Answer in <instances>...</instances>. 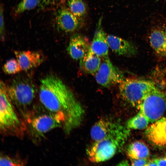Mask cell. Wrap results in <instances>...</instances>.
Listing matches in <instances>:
<instances>
[{
    "instance_id": "obj_21",
    "label": "cell",
    "mask_w": 166,
    "mask_h": 166,
    "mask_svg": "<svg viewBox=\"0 0 166 166\" xmlns=\"http://www.w3.org/2000/svg\"><path fill=\"white\" fill-rule=\"evenodd\" d=\"M45 0H22L16 6L15 11L17 14H21L32 10Z\"/></svg>"
},
{
    "instance_id": "obj_4",
    "label": "cell",
    "mask_w": 166,
    "mask_h": 166,
    "mask_svg": "<svg viewBox=\"0 0 166 166\" xmlns=\"http://www.w3.org/2000/svg\"><path fill=\"white\" fill-rule=\"evenodd\" d=\"M6 87L13 104L21 111L29 106L35 97V86L32 81L26 77H15L6 85Z\"/></svg>"
},
{
    "instance_id": "obj_11",
    "label": "cell",
    "mask_w": 166,
    "mask_h": 166,
    "mask_svg": "<svg viewBox=\"0 0 166 166\" xmlns=\"http://www.w3.org/2000/svg\"><path fill=\"white\" fill-rule=\"evenodd\" d=\"M90 45L85 37L81 34H75L70 38L67 50L73 59L80 61L87 53Z\"/></svg>"
},
{
    "instance_id": "obj_29",
    "label": "cell",
    "mask_w": 166,
    "mask_h": 166,
    "mask_svg": "<svg viewBox=\"0 0 166 166\" xmlns=\"http://www.w3.org/2000/svg\"><path fill=\"white\" fill-rule=\"evenodd\" d=\"M156 0V1H158V0Z\"/></svg>"
},
{
    "instance_id": "obj_18",
    "label": "cell",
    "mask_w": 166,
    "mask_h": 166,
    "mask_svg": "<svg viewBox=\"0 0 166 166\" xmlns=\"http://www.w3.org/2000/svg\"><path fill=\"white\" fill-rule=\"evenodd\" d=\"M126 153L131 160L147 159L150 155L147 146L140 141H134L129 144L127 148Z\"/></svg>"
},
{
    "instance_id": "obj_15",
    "label": "cell",
    "mask_w": 166,
    "mask_h": 166,
    "mask_svg": "<svg viewBox=\"0 0 166 166\" xmlns=\"http://www.w3.org/2000/svg\"><path fill=\"white\" fill-rule=\"evenodd\" d=\"M107 38L109 47L119 55L131 56L137 53L134 45L127 40L112 35H107Z\"/></svg>"
},
{
    "instance_id": "obj_8",
    "label": "cell",
    "mask_w": 166,
    "mask_h": 166,
    "mask_svg": "<svg viewBox=\"0 0 166 166\" xmlns=\"http://www.w3.org/2000/svg\"><path fill=\"white\" fill-rule=\"evenodd\" d=\"M101 58L100 67L94 74L97 83L105 88L119 84L124 78L123 73L113 64L108 56Z\"/></svg>"
},
{
    "instance_id": "obj_16",
    "label": "cell",
    "mask_w": 166,
    "mask_h": 166,
    "mask_svg": "<svg viewBox=\"0 0 166 166\" xmlns=\"http://www.w3.org/2000/svg\"><path fill=\"white\" fill-rule=\"evenodd\" d=\"M99 21L90 45V49L95 54L102 57L108 56L109 48L107 35Z\"/></svg>"
},
{
    "instance_id": "obj_5",
    "label": "cell",
    "mask_w": 166,
    "mask_h": 166,
    "mask_svg": "<svg viewBox=\"0 0 166 166\" xmlns=\"http://www.w3.org/2000/svg\"><path fill=\"white\" fill-rule=\"evenodd\" d=\"M156 87L150 81L124 78L119 84V93L124 101L139 109L144 96Z\"/></svg>"
},
{
    "instance_id": "obj_9",
    "label": "cell",
    "mask_w": 166,
    "mask_h": 166,
    "mask_svg": "<svg viewBox=\"0 0 166 166\" xmlns=\"http://www.w3.org/2000/svg\"><path fill=\"white\" fill-rule=\"evenodd\" d=\"M129 130L118 122L104 118L99 120L93 124L90 134L92 139L96 141L129 132Z\"/></svg>"
},
{
    "instance_id": "obj_22",
    "label": "cell",
    "mask_w": 166,
    "mask_h": 166,
    "mask_svg": "<svg viewBox=\"0 0 166 166\" xmlns=\"http://www.w3.org/2000/svg\"><path fill=\"white\" fill-rule=\"evenodd\" d=\"M2 69L5 73L8 75L16 74L22 70L17 60L14 58L7 61L3 66Z\"/></svg>"
},
{
    "instance_id": "obj_1",
    "label": "cell",
    "mask_w": 166,
    "mask_h": 166,
    "mask_svg": "<svg viewBox=\"0 0 166 166\" xmlns=\"http://www.w3.org/2000/svg\"><path fill=\"white\" fill-rule=\"evenodd\" d=\"M39 96L41 103L49 112L60 113L65 117L66 133L81 124L84 109L71 90L58 77L51 74L42 78Z\"/></svg>"
},
{
    "instance_id": "obj_23",
    "label": "cell",
    "mask_w": 166,
    "mask_h": 166,
    "mask_svg": "<svg viewBox=\"0 0 166 166\" xmlns=\"http://www.w3.org/2000/svg\"><path fill=\"white\" fill-rule=\"evenodd\" d=\"M25 161L15 157L2 155L0 158V166H22L25 165Z\"/></svg>"
},
{
    "instance_id": "obj_25",
    "label": "cell",
    "mask_w": 166,
    "mask_h": 166,
    "mask_svg": "<svg viewBox=\"0 0 166 166\" xmlns=\"http://www.w3.org/2000/svg\"><path fill=\"white\" fill-rule=\"evenodd\" d=\"M132 166H146L148 162L147 159H138L131 160Z\"/></svg>"
},
{
    "instance_id": "obj_10",
    "label": "cell",
    "mask_w": 166,
    "mask_h": 166,
    "mask_svg": "<svg viewBox=\"0 0 166 166\" xmlns=\"http://www.w3.org/2000/svg\"><path fill=\"white\" fill-rule=\"evenodd\" d=\"M14 53L22 70L36 68L44 60V55L40 51L15 50Z\"/></svg>"
},
{
    "instance_id": "obj_12",
    "label": "cell",
    "mask_w": 166,
    "mask_h": 166,
    "mask_svg": "<svg viewBox=\"0 0 166 166\" xmlns=\"http://www.w3.org/2000/svg\"><path fill=\"white\" fill-rule=\"evenodd\" d=\"M56 19L59 28L66 33L73 32L78 29L81 25V18L76 17L69 9L65 8L58 11Z\"/></svg>"
},
{
    "instance_id": "obj_13",
    "label": "cell",
    "mask_w": 166,
    "mask_h": 166,
    "mask_svg": "<svg viewBox=\"0 0 166 166\" xmlns=\"http://www.w3.org/2000/svg\"><path fill=\"white\" fill-rule=\"evenodd\" d=\"M145 134L153 144L160 147H166V116L161 117L148 127Z\"/></svg>"
},
{
    "instance_id": "obj_19",
    "label": "cell",
    "mask_w": 166,
    "mask_h": 166,
    "mask_svg": "<svg viewBox=\"0 0 166 166\" xmlns=\"http://www.w3.org/2000/svg\"><path fill=\"white\" fill-rule=\"evenodd\" d=\"M148 120L140 112L126 122V127L128 129H142L148 127Z\"/></svg>"
},
{
    "instance_id": "obj_14",
    "label": "cell",
    "mask_w": 166,
    "mask_h": 166,
    "mask_svg": "<svg viewBox=\"0 0 166 166\" xmlns=\"http://www.w3.org/2000/svg\"><path fill=\"white\" fill-rule=\"evenodd\" d=\"M150 45L158 55L166 58V24L155 26L149 35Z\"/></svg>"
},
{
    "instance_id": "obj_27",
    "label": "cell",
    "mask_w": 166,
    "mask_h": 166,
    "mask_svg": "<svg viewBox=\"0 0 166 166\" xmlns=\"http://www.w3.org/2000/svg\"><path fill=\"white\" fill-rule=\"evenodd\" d=\"M146 166H158L156 159L148 161Z\"/></svg>"
},
{
    "instance_id": "obj_7",
    "label": "cell",
    "mask_w": 166,
    "mask_h": 166,
    "mask_svg": "<svg viewBox=\"0 0 166 166\" xmlns=\"http://www.w3.org/2000/svg\"><path fill=\"white\" fill-rule=\"evenodd\" d=\"M33 117H29L28 121L32 130L37 134L42 135L53 129L62 127L64 130L66 125L65 118L58 113L49 112Z\"/></svg>"
},
{
    "instance_id": "obj_3",
    "label": "cell",
    "mask_w": 166,
    "mask_h": 166,
    "mask_svg": "<svg viewBox=\"0 0 166 166\" xmlns=\"http://www.w3.org/2000/svg\"><path fill=\"white\" fill-rule=\"evenodd\" d=\"M129 134L108 137L94 141L86 149L89 160L92 162L98 163L111 158L120 151Z\"/></svg>"
},
{
    "instance_id": "obj_28",
    "label": "cell",
    "mask_w": 166,
    "mask_h": 166,
    "mask_svg": "<svg viewBox=\"0 0 166 166\" xmlns=\"http://www.w3.org/2000/svg\"><path fill=\"white\" fill-rule=\"evenodd\" d=\"M119 164H118V165H129L128 164V161H122L121 162H120V163H119Z\"/></svg>"
},
{
    "instance_id": "obj_6",
    "label": "cell",
    "mask_w": 166,
    "mask_h": 166,
    "mask_svg": "<svg viewBox=\"0 0 166 166\" xmlns=\"http://www.w3.org/2000/svg\"><path fill=\"white\" fill-rule=\"evenodd\" d=\"M140 112L153 123L161 118L166 111V95L157 87L148 92L139 107Z\"/></svg>"
},
{
    "instance_id": "obj_17",
    "label": "cell",
    "mask_w": 166,
    "mask_h": 166,
    "mask_svg": "<svg viewBox=\"0 0 166 166\" xmlns=\"http://www.w3.org/2000/svg\"><path fill=\"white\" fill-rule=\"evenodd\" d=\"M101 62V58L93 52L90 48L86 56L80 61V65L86 73L94 75Z\"/></svg>"
},
{
    "instance_id": "obj_20",
    "label": "cell",
    "mask_w": 166,
    "mask_h": 166,
    "mask_svg": "<svg viewBox=\"0 0 166 166\" xmlns=\"http://www.w3.org/2000/svg\"><path fill=\"white\" fill-rule=\"evenodd\" d=\"M69 9L74 15L81 18L86 14L87 8L83 0H69Z\"/></svg>"
},
{
    "instance_id": "obj_24",
    "label": "cell",
    "mask_w": 166,
    "mask_h": 166,
    "mask_svg": "<svg viewBox=\"0 0 166 166\" xmlns=\"http://www.w3.org/2000/svg\"><path fill=\"white\" fill-rule=\"evenodd\" d=\"M0 33L1 37L3 38L5 32V26L4 22L3 9H0Z\"/></svg>"
},
{
    "instance_id": "obj_26",
    "label": "cell",
    "mask_w": 166,
    "mask_h": 166,
    "mask_svg": "<svg viewBox=\"0 0 166 166\" xmlns=\"http://www.w3.org/2000/svg\"><path fill=\"white\" fill-rule=\"evenodd\" d=\"M156 159L158 166H166V155Z\"/></svg>"
},
{
    "instance_id": "obj_2",
    "label": "cell",
    "mask_w": 166,
    "mask_h": 166,
    "mask_svg": "<svg viewBox=\"0 0 166 166\" xmlns=\"http://www.w3.org/2000/svg\"><path fill=\"white\" fill-rule=\"evenodd\" d=\"M26 129L25 122L18 116L7 93L6 85L0 84V129L4 135L22 137Z\"/></svg>"
}]
</instances>
